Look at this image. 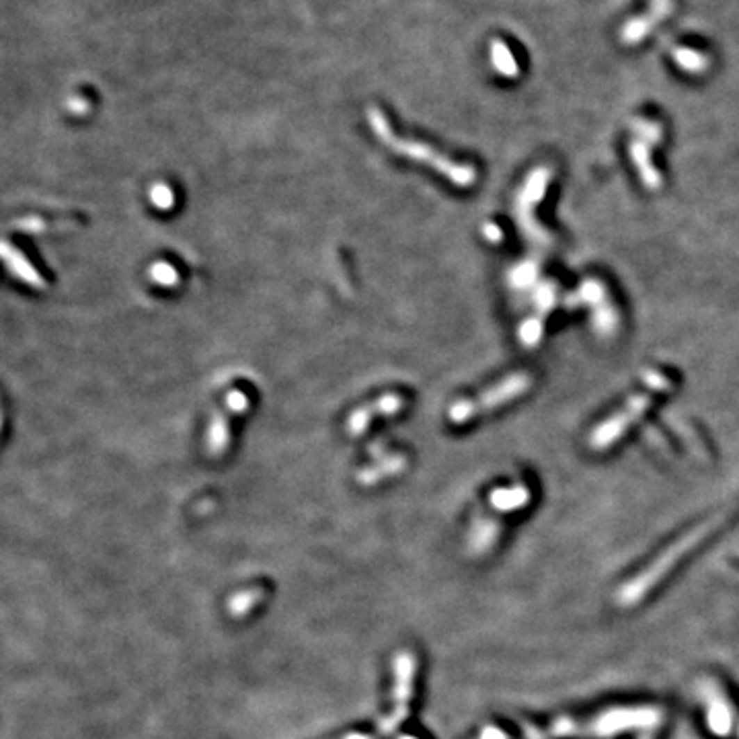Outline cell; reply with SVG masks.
Wrapping results in <instances>:
<instances>
[{
	"instance_id": "obj_1",
	"label": "cell",
	"mask_w": 739,
	"mask_h": 739,
	"mask_svg": "<svg viewBox=\"0 0 739 739\" xmlns=\"http://www.w3.org/2000/svg\"><path fill=\"white\" fill-rule=\"evenodd\" d=\"M370 124H372V130L374 133L391 148L392 152L396 154H403L415 163H421L430 169H434L439 174H444L450 183L458 185V187H471L477 179V171L471 167V165H464V163H456L452 159H448L446 154L434 150L432 146L423 144V142H417V140H407V138H400L396 136L394 131L391 130L387 117L378 111V109H370Z\"/></svg>"
},
{
	"instance_id": "obj_2",
	"label": "cell",
	"mask_w": 739,
	"mask_h": 739,
	"mask_svg": "<svg viewBox=\"0 0 739 739\" xmlns=\"http://www.w3.org/2000/svg\"><path fill=\"white\" fill-rule=\"evenodd\" d=\"M672 389V380L669 376H665L663 372L659 370H651L645 374V380H643V389L637 391L622 409H618L612 417H608L606 421H602L596 432L590 435V446L594 450H604V448H610L620 435L624 432L631 430V425L635 421H639L645 411L651 407V403L655 400V396L659 392L667 391Z\"/></svg>"
},
{
	"instance_id": "obj_3",
	"label": "cell",
	"mask_w": 739,
	"mask_h": 739,
	"mask_svg": "<svg viewBox=\"0 0 739 739\" xmlns=\"http://www.w3.org/2000/svg\"><path fill=\"white\" fill-rule=\"evenodd\" d=\"M530 387H532V376L528 372L510 374L501 382L482 391L475 398H462V400L454 403L450 407V421L452 423H466L478 415L487 413L489 409H497V407L522 396Z\"/></svg>"
},
{
	"instance_id": "obj_4",
	"label": "cell",
	"mask_w": 739,
	"mask_h": 739,
	"mask_svg": "<svg viewBox=\"0 0 739 739\" xmlns=\"http://www.w3.org/2000/svg\"><path fill=\"white\" fill-rule=\"evenodd\" d=\"M247 407H249V396H247L245 392H228L224 405L212 415L210 425H208L206 441H208V452H210V454L218 456V454H222V452L226 450L228 437H230V417L243 413Z\"/></svg>"
},
{
	"instance_id": "obj_5",
	"label": "cell",
	"mask_w": 739,
	"mask_h": 739,
	"mask_svg": "<svg viewBox=\"0 0 739 739\" xmlns=\"http://www.w3.org/2000/svg\"><path fill=\"white\" fill-rule=\"evenodd\" d=\"M405 405V398L400 394L389 392L384 396H380L378 400L355 409L348 419V432L353 435L364 434L368 430V425L376 419V417H384V415H394L400 411V407Z\"/></svg>"
},
{
	"instance_id": "obj_6",
	"label": "cell",
	"mask_w": 739,
	"mask_h": 739,
	"mask_svg": "<svg viewBox=\"0 0 739 739\" xmlns=\"http://www.w3.org/2000/svg\"><path fill=\"white\" fill-rule=\"evenodd\" d=\"M2 257H4V261H6V267H8L19 279H23L25 284H29V286H33V288H44L45 282L44 277L38 273V269L27 261L15 247H10L8 243L2 245Z\"/></svg>"
},
{
	"instance_id": "obj_7",
	"label": "cell",
	"mask_w": 739,
	"mask_h": 739,
	"mask_svg": "<svg viewBox=\"0 0 739 739\" xmlns=\"http://www.w3.org/2000/svg\"><path fill=\"white\" fill-rule=\"evenodd\" d=\"M150 275H152V279H154L156 284H161V286H174V284H177V271H174V267L171 263H154L152 269H150Z\"/></svg>"
},
{
	"instance_id": "obj_8",
	"label": "cell",
	"mask_w": 739,
	"mask_h": 739,
	"mask_svg": "<svg viewBox=\"0 0 739 739\" xmlns=\"http://www.w3.org/2000/svg\"><path fill=\"white\" fill-rule=\"evenodd\" d=\"M150 200H152V204H154L156 208H161V210H169V208L173 206L174 195L169 185H165V183H156V185L150 189Z\"/></svg>"
},
{
	"instance_id": "obj_9",
	"label": "cell",
	"mask_w": 739,
	"mask_h": 739,
	"mask_svg": "<svg viewBox=\"0 0 739 739\" xmlns=\"http://www.w3.org/2000/svg\"><path fill=\"white\" fill-rule=\"evenodd\" d=\"M540 335H542V323H540V320H528V323H523L522 331H520V337H522V341L528 348L536 346L538 339H540Z\"/></svg>"
}]
</instances>
